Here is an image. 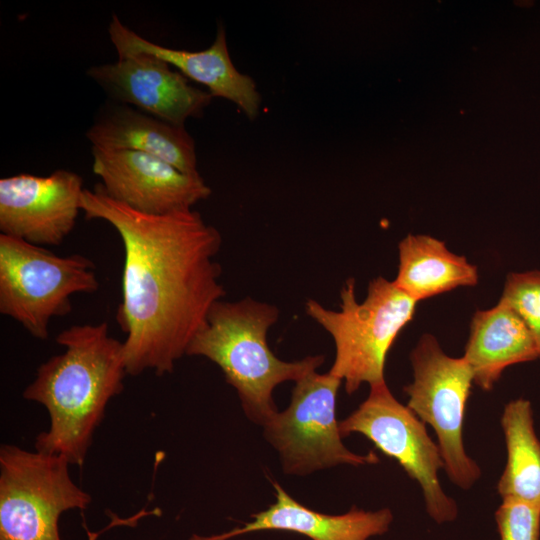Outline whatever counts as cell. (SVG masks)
<instances>
[{
	"instance_id": "cell-4",
	"label": "cell",
	"mask_w": 540,
	"mask_h": 540,
	"mask_svg": "<svg viewBox=\"0 0 540 540\" xmlns=\"http://www.w3.org/2000/svg\"><path fill=\"white\" fill-rule=\"evenodd\" d=\"M340 298L339 311L312 299L305 309L334 340L335 359L328 372L342 380L347 394H353L364 383L386 382L388 352L412 320L418 302L382 276L370 281L367 296L360 303L355 297V280L348 278Z\"/></svg>"
},
{
	"instance_id": "cell-1",
	"label": "cell",
	"mask_w": 540,
	"mask_h": 540,
	"mask_svg": "<svg viewBox=\"0 0 540 540\" xmlns=\"http://www.w3.org/2000/svg\"><path fill=\"white\" fill-rule=\"evenodd\" d=\"M86 219L103 220L124 248L122 300L116 319L128 375L172 373L206 325L212 306L226 295L215 261L222 237L192 209L165 215L136 211L96 184L84 189Z\"/></svg>"
},
{
	"instance_id": "cell-16",
	"label": "cell",
	"mask_w": 540,
	"mask_h": 540,
	"mask_svg": "<svg viewBox=\"0 0 540 540\" xmlns=\"http://www.w3.org/2000/svg\"><path fill=\"white\" fill-rule=\"evenodd\" d=\"M474 384L491 391L510 366L539 359L533 336L519 313L506 301L487 310H477L470 323L462 356Z\"/></svg>"
},
{
	"instance_id": "cell-18",
	"label": "cell",
	"mask_w": 540,
	"mask_h": 540,
	"mask_svg": "<svg viewBox=\"0 0 540 540\" xmlns=\"http://www.w3.org/2000/svg\"><path fill=\"white\" fill-rule=\"evenodd\" d=\"M507 460L496 485L503 499L540 506V440L534 427L531 402L510 400L500 419Z\"/></svg>"
},
{
	"instance_id": "cell-11",
	"label": "cell",
	"mask_w": 540,
	"mask_h": 540,
	"mask_svg": "<svg viewBox=\"0 0 540 540\" xmlns=\"http://www.w3.org/2000/svg\"><path fill=\"white\" fill-rule=\"evenodd\" d=\"M83 179L58 169L48 176L27 173L0 179L1 234L38 246H58L82 211Z\"/></svg>"
},
{
	"instance_id": "cell-5",
	"label": "cell",
	"mask_w": 540,
	"mask_h": 540,
	"mask_svg": "<svg viewBox=\"0 0 540 540\" xmlns=\"http://www.w3.org/2000/svg\"><path fill=\"white\" fill-rule=\"evenodd\" d=\"M94 263L80 254L58 256L45 247L0 234V313L46 340L49 323L72 310L71 297L99 288Z\"/></svg>"
},
{
	"instance_id": "cell-19",
	"label": "cell",
	"mask_w": 540,
	"mask_h": 540,
	"mask_svg": "<svg viewBox=\"0 0 540 540\" xmlns=\"http://www.w3.org/2000/svg\"><path fill=\"white\" fill-rule=\"evenodd\" d=\"M500 299L510 304L525 321L540 359V270L510 273Z\"/></svg>"
},
{
	"instance_id": "cell-8",
	"label": "cell",
	"mask_w": 540,
	"mask_h": 540,
	"mask_svg": "<svg viewBox=\"0 0 540 540\" xmlns=\"http://www.w3.org/2000/svg\"><path fill=\"white\" fill-rule=\"evenodd\" d=\"M342 380L312 371L295 382L288 407L262 427L277 451L285 474L305 476L338 465L364 466L379 462L373 451L358 454L343 443L336 401Z\"/></svg>"
},
{
	"instance_id": "cell-2",
	"label": "cell",
	"mask_w": 540,
	"mask_h": 540,
	"mask_svg": "<svg viewBox=\"0 0 540 540\" xmlns=\"http://www.w3.org/2000/svg\"><path fill=\"white\" fill-rule=\"evenodd\" d=\"M61 354L41 364L23 398L43 405L50 424L35 450L82 467L110 400L124 389L123 342L105 322L73 325L56 337Z\"/></svg>"
},
{
	"instance_id": "cell-7",
	"label": "cell",
	"mask_w": 540,
	"mask_h": 540,
	"mask_svg": "<svg viewBox=\"0 0 540 540\" xmlns=\"http://www.w3.org/2000/svg\"><path fill=\"white\" fill-rule=\"evenodd\" d=\"M412 382L403 388L407 406L432 427L449 480L463 490L481 478L478 463L466 452L464 424L474 384L463 357L447 355L437 339L423 334L410 354Z\"/></svg>"
},
{
	"instance_id": "cell-6",
	"label": "cell",
	"mask_w": 540,
	"mask_h": 540,
	"mask_svg": "<svg viewBox=\"0 0 540 540\" xmlns=\"http://www.w3.org/2000/svg\"><path fill=\"white\" fill-rule=\"evenodd\" d=\"M62 456L0 447V540H63L61 515L92 498L72 480Z\"/></svg>"
},
{
	"instance_id": "cell-10",
	"label": "cell",
	"mask_w": 540,
	"mask_h": 540,
	"mask_svg": "<svg viewBox=\"0 0 540 540\" xmlns=\"http://www.w3.org/2000/svg\"><path fill=\"white\" fill-rule=\"evenodd\" d=\"M98 187L136 211L165 215L192 209L211 194L200 175L181 172L168 162L138 151L91 147Z\"/></svg>"
},
{
	"instance_id": "cell-17",
	"label": "cell",
	"mask_w": 540,
	"mask_h": 540,
	"mask_svg": "<svg viewBox=\"0 0 540 540\" xmlns=\"http://www.w3.org/2000/svg\"><path fill=\"white\" fill-rule=\"evenodd\" d=\"M398 251V273L393 281L417 302L478 283L477 267L434 237L409 234L400 241Z\"/></svg>"
},
{
	"instance_id": "cell-9",
	"label": "cell",
	"mask_w": 540,
	"mask_h": 540,
	"mask_svg": "<svg viewBox=\"0 0 540 540\" xmlns=\"http://www.w3.org/2000/svg\"><path fill=\"white\" fill-rule=\"evenodd\" d=\"M339 427L343 438L361 434L384 455L396 460L419 484L433 521L444 524L456 520L458 505L439 480L444 462L437 442L429 436L426 424L395 398L386 382L370 386L367 398L339 421Z\"/></svg>"
},
{
	"instance_id": "cell-13",
	"label": "cell",
	"mask_w": 540,
	"mask_h": 540,
	"mask_svg": "<svg viewBox=\"0 0 540 540\" xmlns=\"http://www.w3.org/2000/svg\"><path fill=\"white\" fill-rule=\"evenodd\" d=\"M108 34L118 57L137 53L157 56L186 78L206 86L213 97L233 102L249 119L258 115L260 94L254 80L233 65L222 25L213 43L202 51L174 49L151 42L124 25L116 14L112 15Z\"/></svg>"
},
{
	"instance_id": "cell-20",
	"label": "cell",
	"mask_w": 540,
	"mask_h": 540,
	"mask_svg": "<svg viewBox=\"0 0 540 540\" xmlns=\"http://www.w3.org/2000/svg\"><path fill=\"white\" fill-rule=\"evenodd\" d=\"M500 540H540V506L503 499L495 511Z\"/></svg>"
},
{
	"instance_id": "cell-12",
	"label": "cell",
	"mask_w": 540,
	"mask_h": 540,
	"mask_svg": "<svg viewBox=\"0 0 540 540\" xmlns=\"http://www.w3.org/2000/svg\"><path fill=\"white\" fill-rule=\"evenodd\" d=\"M172 68L157 56L137 53L91 66L86 74L108 100L184 126L187 119L203 115L213 96L191 85L188 78Z\"/></svg>"
},
{
	"instance_id": "cell-14",
	"label": "cell",
	"mask_w": 540,
	"mask_h": 540,
	"mask_svg": "<svg viewBox=\"0 0 540 540\" xmlns=\"http://www.w3.org/2000/svg\"><path fill=\"white\" fill-rule=\"evenodd\" d=\"M275 501L251 515V520L228 532L189 540H232L259 531H287L311 540H370L388 532L394 520L391 509L364 510L352 507L342 514H326L298 502L278 483L273 482Z\"/></svg>"
},
{
	"instance_id": "cell-15",
	"label": "cell",
	"mask_w": 540,
	"mask_h": 540,
	"mask_svg": "<svg viewBox=\"0 0 540 540\" xmlns=\"http://www.w3.org/2000/svg\"><path fill=\"white\" fill-rule=\"evenodd\" d=\"M91 147L132 150L158 157L183 173L198 172L195 141L184 126L107 100L85 133Z\"/></svg>"
},
{
	"instance_id": "cell-3",
	"label": "cell",
	"mask_w": 540,
	"mask_h": 540,
	"mask_svg": "<svg viewBox=\"0 0 540 540\" xmlns=\"http://www.w3.org/2000/svg\"><path fill=\"white\" fill-rule=\"evenodd\" d=\"M278 316L276 306L249 297L233 302L219 300L186 354L205 357L218 365L236 390L245 415L261 426L278 412L272 395L275 387L298 381L324 362L323 355L292 362L279 359L267 343L268 329Z\"/></svg>"
}]
</instances>
